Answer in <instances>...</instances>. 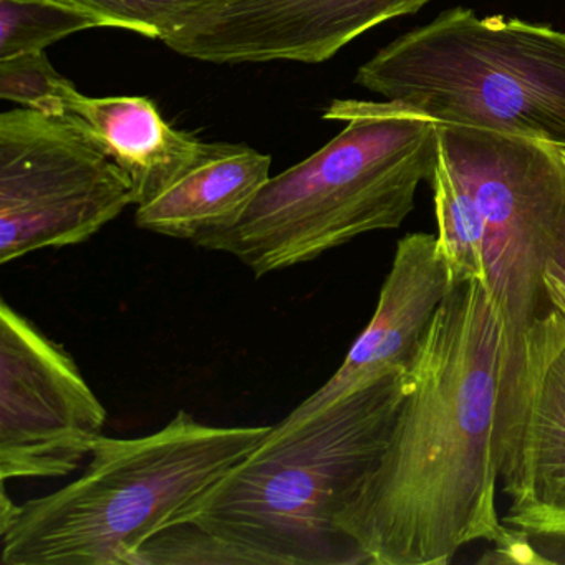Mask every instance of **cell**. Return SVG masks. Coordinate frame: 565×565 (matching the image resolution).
<instances>
[{"label": "cell", "instance_id": "cell-1", "mask_svg": "<svg viewBox=\"0 0 565 565\" xmlns=\"http://www.w3.org/2000/svg\"><path fill=\"white\" fill-rule=\"evenodd\" d=\"M502 327L479 280L455 284L405 372L385 448L337 514L369 565H443L472 542L518 562L499 519Z\"/></svg>", "mask_w": 565, "mask_h": 565}, {"label": "cell", "instance_id": "cell-2", "mask_svg": "<svg viewBox=\"0 0 565 565\" xmlns=\"http://www.w3.org/2000/svg\"><path fill=\"white\" fill-rule=\"evenodd\" d=\"M403 392L405 372L392 373L274 425L173 524L200 529L237 565H369L337 514L385 448Z\"/></svg>", "mask_w": 565, "mask_h": 565}, {"label": "cell", "instance_id": "cell-3", "mask_svg": "<svg viewBox=\"0 0 565 565\" xmlns=\"http://www.w3.org/2000/svg\"><path fill=\"white\" fill-rule=\"evenodd\" d=\"M436 167L456 184L482 233V286L502 327L499 451L518 443L535 376L565 340V148L438 124Z\"/></svg>", "mask_w": 565, "mask_h": 565}, {"label": "cell", "instance_id": "cell-4", "mask_svg": "<svg viewBox=\"0 0 565 565\" xmlns=\"http://www.w3.org/2000/svg\"><path fill=\"white\" fill-rule=\"evenodd\" d=\"M273 426H211L186 412L141 438L102 436L75 481L14 504L2 486V565H135L141 545L246 458Z\"/></svg>", "mask_w": 565, "mask_h": 565}, {"label": "cell", "instance_id": "cell-5", "mask_svg": "<svg viewBox=\"0 0 565 565\" xmlns=\"http://www.w3.org/2000/svg\"><path fill=\"white\" fill-rule=\"evenodd\" d=\"M345 128L296 167L270 177L230 230L194 241L236 257L256 279L312 263L350 241L398 230L438 154V124L390 102L335 100Z\"/></svg>", "mask_w": 565, "mask_h": 565}, {"label": "cell", "instance_id": "cell-6", "mask_svg": "<svg viewBox=\"0 0 565 565\" xmlns=\"http://www.w3.org/2000/svg\"><path fill=\"white\" fill-rule=\"evenodd\" d=\"M355 84L439 125L565 148V32L452 8L399 35Z\"/></svg>", "mask_w": 565, "mask_h": 565}, {"label": "cell", "instance_id": "cell-7", "mask_svg": "<svg viewBox=\"0 0 565 565\" xmlns=\"http://www.w3.org/2000/svg\"><path fill=\"white\" fill-rule=\"evenodd\" d=\"M137 204L134 183L72 117L0 115V264L85 243Z\"/></svg>", "mask_w": 565, "mask_h": 565}, {"label": "cell", "instance_id": "cell-8", "mask_svg": "<svg viewBox=\"0 0 565 565\" xmlns=\"http://www.w3.org/2000/svg\"><path fill=\"white\" fill-rule=\"evenodd\" d=\"M107 409L74 356L0 302V479L65 478L90 458Z\"/></svg>", "mask_w": 565, "mask_h": 565}, {"label": "cell", "instance_id": "cell-9", "mask_svg": "<svg viewBox=\"0 0 565 565\" xmlns=\"http://www.w3.org/2000/svg\"><path fill=\"white\" fill-rule=\"evenodd\" d=\"M431 0H210L163 44L216 65L322 64L350 42Z\"/></svg>", "mask_w": 565, "mask_h": 565}, {"label": "cell", "instance_id": "cell-10", "mask_svg": "<svg viewBox=\"0 0 565 565\" xmlns=\"http://www.w3.org/2000/svg\"><path fill=\"white\" fill-rule=\"evenodd\" d=\"M452 289L438 237L413 233L396 244L375 313L340 369L276 426H290L383 376L406 372Z\"/></svg>", "mask_w": 565, "mask_h": 565}, {"label": "cell", "instance_id": "cell-11", "mask_svg": "<svg viewBox=\"0 0 565 565\" xmlns=\"http://www.w3.org/2000/svg\"><path fill=\"white\" fill-rule=\"evenodd\" d=\"M273 158L247 145L211 143L210 151L147 203L138 204L140 230L194 241L230 230L270 178Z\"/></svg>", "mask_w": 565, "mask_h": 565}, {"label": "cell", "instance_id": "cell-12", "mask_svg": "<svg viewBox=\"0 0 565 565\" xmlns=\"http://www.w3.org/2000/svg\"><path fill=\"white\" fill-rule=\"evenodd\" d=\"M67 117L77 120L127 173L137 196L135 206L161 193L211 148L168 124L147 97L95 98L74 88L68 95Z\"/></svg>", "mask_w": 565, "mask_h": 565}, {"label": "cell", "instance_id": "cell-13", "mask_svg": "<svg viewBox=\"0 0 565 565\" xmlns=\"http://www.w3.org/2000/svg\"><path fill=\"white\" fill-rule=\"evenodd\" d=\"M505 525L522 532L565 512V340L535 376L521 433L501 469Z\"/></svg>", "mask_w": 565, "mask_h": 565}, {"label": "cell", "instance_id": "cell-14", "mask_svg": "<svg viewBox=\"0 0 565 565\" xmlns=\"http://www.w3.org/2000/svg\"><path fill=\"white\" fill-rule=\"evenodd\" d=\"M105 29L95 15L61 0H0V61L45 52L68 35Z\"/></svg>", "mask_w": 565, "mask_h": 565}, {"label": "cell", "instance_id": "cell-15", "mask_svg": "<svg viewBox=\"0 0 565 565\" xmlns=\"http://www.w3.org/2000/svg\"><path fill=\"white\" fill-rule=\"evenodd\" d=\"M95 15L108 29H124L163 42L210 0H61Z\"/></svg>", "mask_w": 565, "mask_h": 565}, {"label": "cell", "instance_id": "cell-16", "mask_svg": "<svg viewBox=\"0 0 565 565\" xmlns=\"http://www.w3.org/2000/svg\"><path fill=\"white\" fill-rule=\"evenodd\" d=\"M75 85L62 77L45 52L0 61V98L52 117H67Z\"/></svg>", "mask_w": 565, "mask_h": 565}, {"label": "cell", "instance_id": "cell-17", "mask_svg": "<svg viewBox=\"0 0 565 565\" xmlns=\"http://www.w3.org/2000/svg\"><path fill=\"white\" fill-rule=\"evenodd\" d=\"M522 534L527 535L529 541L541 545L544 551L557 554L565 552V512L531 525Z\"/></svg>", "mask_w": 565, "mask_h": 565}, {"label": "cell", "instance_id": "cell-18", "mask_svg": "<svg viewBox=\"0 0 565 565\" xmlns=\"http://www.w3.org/2000/svg\"><path fill=\"white\" fill-rule=\"evenodd\" d=\"M562 312H564V313H565V309H564V310H562Z\"/></svg>", "mask_w": 565, "mask_h": 565}]
</instances>
